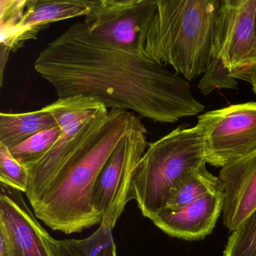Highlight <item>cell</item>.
<instances>
[{
    "label": "cell",
    "mask_w": 256,
    "mask_h": 256,
    "mask_svg": "<svg viewBox=\"0 0 256 256\" xmlns=\"http://www.w3.org/2000/svg\"><path fill=\"white\" fill-rule=\"evenodd\" d=\"M254 37H256V13H254Z\"/></svg>",
    "instance_id": "obj_24"
},
{
    "label": "cell",
    "mask_w": 256,
    "mask_h": 256,
    "mask_svg": "<svg viewBox=\"0 0 256 256\" xmlns=\"http://www.w3.org/2000/svg\"><path fill=\"white\" fill-rule=\"evenodd\" d=\"M256 0H220L212 58L230 73L256 62Z\"/></svg>",
    "instance_id": "obj_9"
},
{
    "label": "cell",
    "mask_w": 256,
    "mask_h": 256,
    "mask_svg": "<svg viewBox=\"0 0 256 256\" xmlns=\"http://www.w3.org/2000/svg\"><path fill=\"white\" fill-rule=\"evenodd\" d=\"M0 182L24 193L29 184L26 166L18 161L4 145H0Z\"/></svg>",
    "instance_id": "obj_19"
},
{
    "label": "cell",
    "mask_w": 256,
    "mask_h": 256,
    "mask_svg": "<svg viewBox=\"0 0 256 256\" xmlns=\"http://www.w3.org/2000/svg\"><path fill=\"white\" fill-rule=\"evenodd\" d=\"M97 2L98 0H28L26 12L20 23L12 30L1 34V46L16 52L26 42L36 38L38 32L50 24L80 16L86 17Z\"/></svg>",
    "instance_id": "obj_13"
},
{
    "label": "cell",
    "mask_w": 256,
    "mask_h": 256,
    "mask_svg": "<svg viewBox=\"0 0 256 256\" xmlns=\"http://www.w3.org/2000/svg\"><path fill=\"white\" fill-rule=\"evenodd\" d=\"M206 162L223 168L256 151V102L232 104L198 116Z\"/></svg>",
    "instance_id": "obj_7"
},
{
    "label": "cell",
    "mask_w": 256,
    "mask_h": 256,
    "mask_svg": "<svg viewBox=\"0 0 256 256\" xmlns=\"http://www.w3.org/2000/svg\"><path fill=\"white\" fill-rule=\"evenodd\" d=\"M58 256H116L112 229L104 224L84 239L55 240Z\"/></svg>",
    "instance_id": "obj_16"
},
{
    "label": "cell",
    "mask_w": 256,
    "mask_h": 256,
    "mask_svg": "<svg viewBox=\"0 0 256 256\" xmlns=\"http://www.w3.org/2000/svg\"><path fill=\"white\" fill-rule=\"evenodd\" d=\"M238 79L234 78L220 60L212 58L204 73L198 88L204 96L209 95L216 89H238Z\"/></svg>",
    "instance_id": "obj_20"
},
{
    "label": "cell",
    "mask_w": 256,
    "mask_h": 256,
    "mask_svg": "<svg viewBox=\"0 0 256 256\" xmlns=\"http://www.w3.org/2000/svg\"><path fill=\"white\" fill-rule=\"evenodd\" d=\"M224 256H256V209L232 232Z\"/></svg>",
    "instance_id": "obj_18"
},
{
    "label": "cell",
    "mask_w": 256,
    "mask_h": 256,
    "mask_svg": "<svg viewBox=\"0 0 256 256\" xmlns=\"http://www.w3.org/2000/svg\"><path fill=\"white\" fill-rule=\"evenodd\" d=\"M206 163L197 126H180L148 144L133 180L132 200L152 221L167 206L184 176Z\"/></svg>",
    "instance_id": "obj_4"
},
{
    "label": "cell",
    "mask_w": 256,
    "mask_h": 256,
    "mask_svg": "<svg viewBox=\"0 0 256 256\" xmlns=\"http://www.w3.org/2000/svg\"><path fill=\"white\" fill-rule=\"evenodd\" d=\"M62 134L59 126L40 132L12 148H8L14 158L24 166L36 161L52 148Z\"/></svg>",
    "instance_id": "obj_17"
},
{
    "label": "cell",
    "mask_w": 256,
    "mask_h": 256,
    "mask_svg": "<svg viewBox=\"0 0 256 256\" xmlns=\"http://www.w3.org/2000/svg\"><path fill=\"white\" fill-rule=\"evenodd\" d=\"M223 208V190L208 193L175 210H162L152 220L170 236L203 239L212 232Z\"/></svg>",
    "instance_id": "obj_11"
},
{
    "label": "cell",
    "mask_w": 256,
    "mask_h": 256,
    "mask_svg": "<svg viewBox=\"0 0 256 256\" xmlns=\"http://www.w3.org/2000/svg\"><path fill=\"white\" fill-rule=\"evenodd\" d=\"M28 0L0 1V30L1 34L14 29L23 18Z\"/></svg>",
    "instance_id": "obj_21"
},
{
    "label": "cell",
    "mask_w": 256,
    "mask_h": 256,
    "mask_svg": "<svg viewBox=\"0 0 256 256\" xmlns=\"http://www.w3.org/2000/svg\"><path fill=\"white\" fill-rule=\"evenodd\" d=\"M139 116L109 109L66 158L47 190L32 206L36 218L54 230L80 233L101 224L92 203L100 174Z\"/></svg>",
    "instance_id": "obj_2"
},
{
    "label": "cell",
    "mask_w": 256,
    "mask_h": 256,
    "mask_svg": "<svg viewBox=\"0 0 256 256\" xmlns=\"http://www.w3.org/2000/svg\"><path fill=\"white\" fill-rule=\"evenodd\" d=\"M0 256H8L5 242L2 238H0Z\"/></svg>",
    "instance_id": "obj_23"
},
{
    "label": "cell",
    "mask_w": 256,
    "mask_h": 256,
    "mask_svg": "<svg viewBox=\"0 0 256 256\" xmlns=\"http://www.w3.org/2000/svg\"><path fill=\"white\" fill-rule=\"evenodd\" d=\"M223 222L233 232L256 209V151L222 168Z\"/></svg>",
    "instance_id": "obj_12"
},
{
    "label": "cell",
    "mask_w": 256,
    "mask_h": 256,
    "mask_svg": "<svg viewBox=\"0 0 256 256\" xmlns=\"http://www.w3.org/2000/svg\"><path fill=\"white\" fill-rule=\"evenodd\" d=\"M34 68L59 98L83 96L108 109L134 112L154 122L173 124L196 116L204 106L188 80L170 72L148 54L110 46L90 34L84 22L49 43Z\"/></svg>",
    "instance_id": "obj_1"
},
{
    "label": "cell",
    "mask_w": 256,
    "mask_h": 256,
    "mask_svg": "<svg viewBox=\"0 0 256 256\" xmlns=\"http://www.w3.org/2000/svg\"><path fill=\"white\" fill-rule=\"evenodd\" d=\"M0 238L8 256H58L55 240L26 204L22 192L0 184Z\"/></svg>",
    "instance_id": "obj_10"
},
{
    "label": "cell",
    "mask_w": 256,
    "mask_h": 256,
    "mask_svg": "<svg viewBox=\"0 0 256 256\" xmlns=\"http://www.w3.org/2000/svg\"><path fill=\"white\" fill-rule=\"evenodd\" d=\"M44 108L53 115L62 134L41 158L24 166L29 172L25 194L31 206L41 198L64 162L108 112L100 102L83 96L59 98Z\"/></svg>",
    "instance_id": "obj_5"
},
{
    "label": "cell",
    "mask_w": 256,
    "mask_h": 256,
    "mask_svg": "<svg viewBox=\"0 0 256 256\" xmlns=\"http://www.w3.org/2000/svg\"><path fill=\"white\" fill-rule=\"evenodd\" d=\"M58 126L44 108L26 113L0 114V145L12 148L44 130Z\"/></svg>",
    "instance_id": "obj_14"
},
{
    "label": "cell",
    "mask_w": 256,
    "mask_h": 256,
    "mask_svg": "<svg viewBox=\"0 0 256 256\" xmlns=\"http://www.w3.org/2000/svg\"><path fill=\"white\" fill-rule=\"evenodd\" d=\"M156 10V0H98L84 23L90 34L102 41L144 55Z\"/></svg>",
    "instance_id": "obj_8"
},
{
    "label": "cell",
    "mask_w": 256,
    "mask_h": 256,
    "mask_svg": "<svg viewBox=\"0 0 256 256\" xmlns=\"http://www.w3.org/2000/svg\"><path fill=\"white\" fill-rule=\"evenodd\" d=\"M230 74L236 79L248 82L252 85L253 92L256 94V62L246 68L232 72Z\"/></svg>",
    "instance_id": "obj_22"
},
{
    "label": "cell",
    "mask_w": 256,
    "mask_h": 256,
    "mask_svg": "<svg viewBox=\"0 0 256 256\" xmlns=\"http://www.w3.org/2000/svg\"><path fill=\"white\" fill-rule=\"evenodd\" d=\"M220 0H157L146 53L187 80L204 73L212 60Z\"/></svg>",
    "instance_id": "obj_3"
},
{
    "label": "cell",
    "mask_w": 256,
    "mask_h": 256,
    "mask_svg": "<svg viewBox=\"0 0 256 256\" xmlns=\"http://www.w3.org/2000/svg\"><path fill=\"white\" fill-rule=\"evenodd\" d=\"M148 146L146 130L139 118L97 180L92 192V205L101 216V224L112 230L126 205L132 200L133 180Z\"/></svg>",
    "instance_id": "obj_6"
},
{
    "label": "cell",
    "mask_w": 256,
    "mask_h": 256,
    "mask_svg": "<svg viewBox=\"0 0 256 256\" xmlns=\"http://www.w3.org/2000/svg\"><path fill=\"white\" fill-rule=\"evenodd\" d=\"M220 190H222L220 179L208 172L204 164L184 176L164 209L175 210L208 193Z\"/></svg>",
    "instance_id": "obj_15"
}]
</instances>
